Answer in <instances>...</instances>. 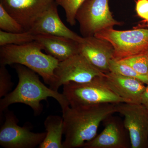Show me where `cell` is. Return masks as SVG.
I'll return each mask as SVG.
<instances>
[{"label":"cell","instance_id":"484cf974","mask_svg":"<svg viewBox=\"0 0 148 148\" xmlns=\"http://www.w3.org/2000/svg\"><path fill=\"white\" fill-rule=\"evenodd\" d=\"M146 54H147V56L148 59V50H147V51H146Z\"/></svg>","mask_w":148,"mask_h":148},{"label":"cell","instance_id":"9c48e42d","mask_svg":"<svg viewBox=\"0 0 148 148\" xmlns=\"http://www.w3.org/2000/svg\"><path fill=\"white\" fill-rule=\"evenodd\" d=\"M5 121L0 129V145L5 148H34L39 146L46 132L36 133L31 126H19L18 120L12 112L7 111Z\"/></svg>","mask_w":148,"mask_h":148},{"label":"cell","instance_id":"5b68a950","mask_svg":"<svg viewBox=\"0 0 148 148\" xmlns=\"http://www.w3.org/2000/svg\"><path fill=\"white\" fill-rule=\"evenodd\" d=\"M94 36L110 43L113 47V60L119 61L148 50V29L136 27L119 31L113 28L103 30Z\"/></svg>","mask_w":148,"mask_h":148},{"label":"cell","instance_id":"2e32d148","mask_svg":"<svg viewBox=\"0 0 148 148\" xmlns=\"http://www.w3.org/2000/svg\"><path fill=\"white\" fill-rule=\"evenodd\" d=\"M44 125L46 135L39 148H64L62 143V136L64 134L63 116H49L45 121Z\"/></svg>","mask_w":148,"mask_h":148},{"label":"cell","instance_id":"ffe728a7","mask_svg":"<svg viewBox=\"0 0 148 148\" xmlns=\"http://www.w3.org/2000/svg\"><path fill=\"white\" fill-rule=\"evenodd\" d=\"M0 29L2 31L10 33H22L26 32L1 4H0Z\"/></svg>","mask_w":148,"mask_h":148},{"label":"cell","instance_id":"5bb4252c","mask_svg":"<svg viewBox=\"0 0 148 148\" xmlns=\"http://www.w3.org/2000/svg\"><path fill=\"white\" fill-rule=\"evenodd\" d=\"M100 79L103 84L120 97L131 103L141 104V98L146 86L144 83L112 72L105 73Z\"/></svg>","mask_w":148,"mask_h":148},{"label":"cell","instance_id":"6da1fadb","mask_svg":"<svg viewBox=\"0 0 148 148\" xmlns=\"http://www.w3.org/2000/svg\"><path fill=\"white\" fill-rule=\"evenodd\" d=\"M65 140L64 148L82 147L97 135L101 123L117 112L116 104L73 107L62 110Z\"/></svg>","mask_w":148,"mask_h":148},{"label":"cell","instance_id":"277c9868","mask_svg":"<svg viewBox=\"0 0 148 148\" xmlns=\"http://www.w3.org/2000/svg\"><path fill=\"white\" fill-rule=\"evenodd\" d=\"M62 93L71 107L131 103L120 97L103 84L100 77H96L88 82L66 84L63 85Z\"/></svg>","mask_w":148,"mask_h":148},{"label":"cell","instance_id":"8992f818","mask_svg":"<svg viewBox=\"0 0 148 148\" xmlns=\"http://www.w3.org/2000/svg\"><path fill=\"white\" fill-rule=\"evenodd\" d=\"M76 19L84 38L94 36L103 30L122 24L113 16L109 0H86L77 12Z\"/></svg>","mask_w":148,"mask_h":148},{"label":"cell","instance_id":"8fae6325","mask_svg":"<svg viewBox=\"0 0 148 148\" xmlns=\"http://www.w3.org/2000/svg\"><path fill=\"white\" fill-rule=\"evenodd\" d=\"M105 128L92 140L85 143L84 148H128L131 147L123 123L111 116L105 120Z\"/></svg>","mask_w":148,"mask_h":148},{"label":"cell","instance_id":"603a6c76","mask_svg":"<svg viewBox=\"0 0 148 148\" xmlns=\"http://www.w3.org/2000/svg\"><path fill=\"white\" fill-rule=\"evenodd\" d=\"M135 10L138 16L143 19L144 24L148 25V0H136Z\"/></svg>","mask_w":148,"mask_h":148},{"label":"cell","instance_id":"ba28073f","mask_svg":"<svg viewBox=\"0 0 148 148\" xmlns=\"http://www.w3.org/2000/svg\"><path fill=\"white\" fill-rule=\"evenodd\" d=\"M117 112L124 117L131 148H145L148 145V110L143 104L122 103L116 104Z\"/></svg>","mask_w":148,"mask_h":148},{"label":"cell","instance_id":"d4e9b609","mask_svg":"<svg viewBox=\"0 0 148 148\" xmlns=\"http://www.w3.org/2000/svg\"><path fill=\"white\" fill-rule=\"evenodd\" d=\"M147 27L148 29V25H139V27Z\"/></svg>","mask_w":148,"mask_h":148},{"label":"cell","instance_id":"7a4b0ae2","mask_svg":"<svg viewBox=\"0 0 148 148\" xmlns=\"http://www.w3.org/2000/svg\"><path fill=\"white\" fill-rule=\"evenodd\" d=\"M14 68L18 75V84L13 91L1 99V114L10 105L21 103L32 108L35 115H39L43 110L41 102L47 101L49 98L55 99L62 110L70 106L64 94L46 86L36 72L19 64H15Z\"/></svg>","mask_w":148,"mask_h":148},{"label":"cell","instance_id":"9a60e30c","mask_svg":"<svg viewBox=\"0 0 148 148\" xmlns=\"http://www.w3.org/2000/svg\"><path fill=\"white\" fill-rule=\"evenodd\" d=\"M34 40L39 44L47 54L59 61L79 53V42L65 37L38 34L35 35Z\"/></svg>","mask_w":148,"mask_h":148},{"label":"cell","instance_id":"30bf717a","mask_svg":"<svg viewBox=\"0 0 148 148\" xmlns=\"http://www.w3.org/2000/svg\"><path fill=\"white\" fill-rule=\"evenodd\" d=\"M55 2V0H0V4L27 32Z\"/></svg>","mask_w":148,"mask_h":148},{"label":"cell","instance_id":"44dd1931","mask_svg":"<svg viewBox=\"0 0 148 148\" xmlns=\"http://www.w3.org/2000/svg\"><path fill=\"white\" fill-rule=\"evenodd\" d=\"M118 61L130 66L139 73L148 76V59L146 52Z\"/></svg>","mask_w":148,"mask_h":148},{"label":"cell","instance_id":"4fadbf2b","mask_svg":"<svg viewBox=\"0 0 148 148\" xmlns=\"http://www.w3.org/2000/svg\"><path fill=\"white\" fill-rule=\"evenodd\" d=\"M55 2L39 17L28 32L34 35L49 34L65 37L79 43L84 37L69 29L61 21Z\"/></svg>","mask_w":148,"mask_h":148},{"label":"cell","instance_id":"d6986e66","mask_svg":"<svg viewBox=\"0 0 148 148\" xmlns=\"http://www.w3.org/2000/svg\"><path fill=\"white\" fill-rule=\"evenodd\" d=\"M86 0H55L56 3L64 9L66 13V21L71 26L76 23L77 12Z\"/></svg>","mask_w":148,"mask_h":148},{"label":"cell","instance_id":"3957f363","mask_svg":"<svg viewBox=\"0 0 148 148\" xmlns=\"http://www.w3.org/2000/svg\"><path fill=\"white\" fill-rule=\"evenodd\" d=\"M36 41L20 45H8L0 48V65L19 64L40 75L51 88L55 82L54 70L59 61L42 52Z\"/></svg>","mask_w":148,"mask_h":148},{"label":"cell","instance_id":"7c38bea8","mask_svg":"<svg viewBox=\"0 0 148 148\" xmlns=\"http://www.w3.org/2000/svg\"><path fill=\"white\" fill-rule=\"evenodd\" d=\"M80 53L99 71L104 73L110 72L111 61L113 59L114 50L110 43L95 36L84 37L79 43Z\"/></svg>","mask_w":148,"mask_h":148},{"label":"cell","instance_id":"e0dca14e","mask_svg":"<svg viewBox=\"0 0 148 148\" xmlns=\"http://www.w3.org/2000/svg\"><path fill=\"white\" fill-rule=\"evenodd\" d=\"M35 35L30 32L10 33L0 31V46H3L8 45H20L34 41Z\"/></svg>","mask_w":148,"mask_h":148},{"label":"cell","instance_id":"7402d4cb","mask_svg":"<svg viewBox=\"0 0 148 148\" xmlns=\"http://www.w3.org/2000/svg\"><path fill=\"white\" fill-rule=\"evenodd\" d=\"M13 84L6 66L0 65V98L5 97L9 93Z\"/></svg>","mask_w":148,"mask_h":148},{"label":"cell","instance_id":"cb8c5ba5","mask_svg":"<svg viewBox=\"0 0 148 148\" xmlns=\"http://www.w3.org/2000/svg\"><path fill=\"white\" fill-rule=\"evenodd\" d=\"M141 103L148 110V84L146 86L145 89L142 95Z\"/></svg>","mask_w":148,"mask_h":148},{"label":"cell","instance_id":"ac0fdd59","mask_svg":"<svg viewBox=\"0 0 148 148\" xmlns=\"http://www.w3.org/2000/svg\"><path fill=\"white\" fill-rule=\"evenodd\" d=\"M110 72L139 80L145 84H148V76L139 73L130 66L119 61L112 59L110 64Z\"/></svg>","mask_w":148,"mask_h":148},{"label":"cell","instance_id":"52a82bcc","mask_svg":"<svg viewBox=\"0 0 148 148\" xmlns=\"http://www.w3.org/2000/svg\"><path fill=\"white\" fill-rule=\"evenodd\" d=\"M54 73L55 82L50 88L55 91H58L60 86L68 83L88 82L105 75L80 53L59 61Z\"/></svg>","mask_w":148,"mask_h":148}]
</instances>
